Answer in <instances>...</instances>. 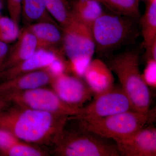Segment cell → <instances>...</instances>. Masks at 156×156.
Listing matches in <instances>:
<instances>
[{"label":"cell","mask_w":156,"mask_h":156,"mask_svg":"<svg viewBox=\"0 0 156 156\" xmlns=\"http://www.w3.org/2000/svg\"><path fill=\"white\" fill-rule=\"evenodd\" d=\"M68 118L11 103L0 110V129L49 150Z\"/></svg>","instance_id":"obj_1"},{"label":"cell","mask_w":156,"mask_h":156,"mask_svg":"<svg viewBox=\"0 0 156 156\" xmlns=\"http://www.w3.org/2000/svg\"><path fill=\"white\" fill-rule=\"evenodd\" d=\"M55 156H119L113 140L79 127L69 117L50 150Z\"/></svg>","instance_id":"obj_2"},{"label":"cell","mask_w":156,"mask_h":156,"mask_svg":"<svg viewBox=\"0 0 156 156\" xmlns=\"http://www.w3.org/2000/svg\"><path fill=\"white\" fill-rule=\"evenodd\" d=\"M107 65L117 76L133 110L147 112L151 109L152 95L140 70L139 52L133 50L125 51L110 58Z\"/></svg>","instance_id":"obj_3"},{"label":"cell","mask_w":156,"mask_h":156,"mask_svg":"<svg viewBox=\"0 0 156 156\" xmlns=\"http://www.w3.org/2000/svg\"><path fill=\"white\" fill-rule=\"evenodd\" d=\"M69 118L80 128L114 140L130 136L154 122L156 108L150 109L147 113L130 110L92 119Z\"/></svg>","instance_id":"obj_4"},{"label":"cell","mask_w":156,"mask_h":156,"mask_svg":"<svg viewBox=\"0 0 156 156\" xmlns=\"http://www.w3.org/2000/svg\"><path fill=\"white\" fill-rule=\"evenodd\" d=\"M138 21L104 11L91 27L95 52L104 54L134 42L139 34Z\"/></svg>","instance_id":"obj_5"},{"label":"cell","mask_w":156,"mask_h":156,"mask_svg":"<svg viewBox=\"0 0 156 156\" xmlns=\"http://www.w3.org/2000/svg\"><path fill=\"white\" fill-rule=\"evenodd\" d=\"M62 29L61 49L68 58L69 72L83 78L96 49L91 27L74 19Z\"/></svg>","instance_id":"obj_6"},{"label":"cell","mask_w":156,"mask_h":156,"mask_svg":"<svg viewBox=\"0 0 156 156\" xmlns=\"http://www.w3.org/2000/svg\"><path fill=\"white\" fill-rule=\"evenodd\" d=\"M2 95L10 103L63 116L76 115L82 108L66 103L47 87Z\"/></svg>","instance_id":"obj_7"},{"label":"cell","mask_w":156,"mask_h":156,"mask_svg":"<svg viewBox=\"0 0 156 156\" xmlns=\"http://www.w3.org/2000/svg\"><path fill=\"white\" fill-rule=\"evenodd\" d=\"M133 110L129 98L122 87L115 86L107 92L94 97V100L81 108L79 114L71 116L80 120L92 119Z\"/></svg>","instance_id":"obj_8"},{"label":"cell","mask_w":156,"mask_h":156,"mask_svg":"<svg viewBox=\"0 0 156 156\" xmlns=\"http://www.w3.org/2000/svg\"><path fill=\"white\" fill-rule=\"evenodd\" d=\"M50 86L62 100L77 107H83L93 96L83 78L68 73L55 76Z\"/></svg>","instance_id":"obj_9"},{"label":"cell","mask_w":156,"mask_h":156,"mask_svg":"<svg viewBox=\"0 0 156 156\" xmlns=\"http://www.w3.org/2000/svg\"><path fill=\"white\" fill-rule=\"evenodd\" d=\"M113 140L120 156H156L155 127L146 126L130 136Z\"/></svg>","instance_id":"obj_10"},{"label":"cell","mask_w":156,"mask_h":156,"mask_svg":"<svg viewBox=\"0 0 156 156\" xmlns=\"http://www.w3.org/2000/svg\"><path fill=\"white\" fill-rule=\"evenodd\" d=\"M61 48L38 49L30 57L14 67L0 72V82L20 75L50 66L60 59L65 58Z\"/></svg>","instance_id":"obj_11"},{"label":"cell","mask_w":156,"mask_h":156,"mask_svg":"<svg viewBox=\"0 0 156 156\" xmlns=\"http://www.w3.org/2000/svg\"><path fill=\"white\" fill-rule=\"evenodd\" d=\"M55 76L49 67L20 75L0 82V95L25 92L50 86Z\"/></svg>","instance_id":"obj_12"},{"label":"cell","mask_w":156,"mask_h":156,"mask_svg":"<svg viewBox=\"0 0 156 156\" xmlns=\"http://www.w3.org/2000/svg\"><path fill=\"white\" fill-rule=\"evenodd\" d=\"M83 79L94 97L107 92L115 86V79L111 70L99 58L92 59Z\"/></svg>","instance_id":"obj_13"},{"label":"cell","mask_w":156,"mask_h":156,"mask_svg":"<svg viewBox=\"0 0 156 156\" xmlns=\"http://www.w3.org/2000/svg\"><path fill=\"white\" fill-rule=\"evenodd\" d=\"M14 43V45L10 47L8 56L1 72L26 60L39 49L36 38L25 26L20 30L19 36Z\"/></svg>","instance_id":"obj_14"},{"label":"cell","mask_w":156,"mask_h":156,"mask_svg":"<svg viewBox=\"0 0 156 156\" xmlns=\"http://www.w3.org/2000/svg\"><path fill=\"white\" fill-rule=\"evenodd\" d=\"M25 27L36 38L39 49H54L62 46L63 33L56 23L42 21Z\"/></svg>","instance_id":"obj_15"},{"label":"cell","mask_w":156,"mask_h":156,"mask_svg":"<svg viewBox=\"0 0 156 156\" xmlns=\"http://www.w3.org/2000/svg\"><path fill=\"white\" fill-rule=\"evenodd\" d=\"M69 2L74 18L91 27L104 12L97 0H70Z\"/></svg>","instance_id":"obj_16"},{"label":"cell","mask_w":156,"mask_h":156,"mask_svg":"<svg viewBox=\"0 0 156 156\" xmlns=\"http://www.w3.org/2000/svg\"><path fill=\"white\" fill-rule=\"evenodd\" d=\"M21 21L25 26L42 21L56 23L48 13L44 0H22Z\"/></svg>","instance_id":"obj_17"},{"label":"cell","mask_w":156,"mask_h":156,"mask_svg":"<svg viewBox=\"0 0 156 156\" xmlns=\"http://www.w3.org/2000/svg\"><path fill=\"white\" fill-rule=\"evenodd\" d=\"M147 52L156 41V0H148L144 14L139 20Z\"/></svg>","instance_id":"obj_18"},{"label":"cell","mask_w":156,"mask_h":156,"mask_svg":"<svg viewBox=\"0 0 156 156\" xmlns=\"http://www.w3.org/2000/svg\"><path fill=\"white\" fill-rule=\"evenodd\" d=\"M50 16L62 29L66 27L74 19L69 1L68 0H44Z\"/></svg>","instance_id":"obj_19"},{"label":"cell","mask_w":156,"mask_h":156,"mask_svg":"<svg viewBox=\"0 0 156 156\" xmlns=\"http://www.w3.org/2000/svg\"><path fill=\"white\" fill-rule=\"evenodd\" d=\"M113 14L139 20L140 0H97Z\"/></svg>","instance_id":"obj_20"},{"label":"cell","mask_w":156,"mask_h":156,"mask_svg":"<svg viewBox=\"0 0 156 156\" xmlns=\"http://www.w3.org/2000/svg\"><path fill=\"white\" fill-rule=\"evenodd\" d=\"M19 24L10 17L0 16V41L6 44L14 43L20 34Z\"/></svg>","instance_id":"obj_21"},{"label":"cell","mask_w":156,"mask_h":156,"mask_svg":"<svg viewBox=\"0 0 156 156\" xmlns=\"http://www.w3.org/2000/svg\"><path fill=\"white\" fill-rule=\"evenodd\" d=\"M142 74L143 79L150 88H156V60H147V64Z\"/></svg>","instance_id":"obj_22"},{"label":"cell","mask_w":156,"mask_h":156,"mask_svg":"<svg viewBox=\"0 0 156 156\" xmlns=\"http://www.w3.org/2000/svg\"><path fill=\"white\" fill-rule=\"evenodd\" d=\"M9 17L19 24L21 21L22 0H6Z\"/></svg>","instance_id":"obj_23"},{"label":"cell","mask_w":156,"mask_h":156,"mask_svg":"<svg viewBox=\"0 0 156 156\" xmlns=\"http://www.w3.org/2000/svg\"><path fill=\"white\" fill-rule=\"evenodd\" d=\"M9 49V44L0 41V72L8 56Z\"/></svg>","instance_id":"obj_24"},{"label":"cell","mask_w":156,"mask_h":156,"mask_svg":"<svg viewBox=\"0 0 156 156\" xmlns=\"http://www.w3.org/2000/svg\"><path fill=\"white\" fill-rule=\"evenodd\" d=\"M10 104L11 103L8 101L4 96L0 95V110L9 106Z\"/></svg>","instance_id":"obj_25"},{"label":"cell","mask_w":156,"mask_h":156,"mask_svg":"<svg viewBox=\"0 0 156 156\" xmlns=\"http://www.w3.org/2000/svg\"><path fill=\"white\" fill-rule=\"evenodd\" d=\"M3 0H0V16L2 15V10L3 8Z\"/></svg>","instance_id":"obj_26"}]
</instances>
